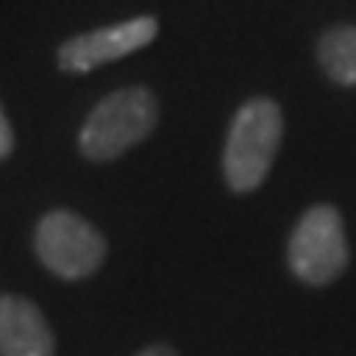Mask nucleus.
<instances>
[{"label":"nucleus","instance_id":"obj_1","mask_svg":"<svg viewBox=\"0 0 356 356\" xmlns=\"http://www.w3.org/2000/svg\"><path fill=\"white\" fill-rule=\"evenodd\" d=\"M285 134L282 107L273 98H250L232 116L222 149V175L229 191L252 193L264 184Z\"/></svg>","mask_w":356,"mask_h":356},{"label":"nucleus","instance_id":"obj_4","mask_svg":"<svg viewBox=\"0 0 356 356\" xmlns=\"http://www.w3.org/2000/svg\"><path fill=\"white\" fill-rule=\"evenodd\" d=\"M36 255L60 280H86L107 259V241L92 222L74 211L57 208L36 226Z\"/></svg>","mask_w":356,"mask_h":356},{"label":"nucleus","instance_id":"obj_8","mask_svg":"<svg viewBox=\"0 0 356 356\" xmlns=\"http://www.w3.org/2000/svg\"><path fill=\"white\" fill-rule=\"evenodd\" d=\"M15 149V134H13V125H9V119L3 113V107H0V161L9 158Z\"/></svg>","mask_w":356,"mask_h":356},{"label":"nucleus","instance_id":"obj_3","mask_svg":"<svg viewBox=\"0 0 356 356\" xmlns=\"http://www.w3.org/2000/svg\"><path fill=\"white\" fill-rule=\"evenodd\" d=\"M350 261L348 235L339 208L312 205L303 211L288 241V267L306 285H330Z\"/></svg>","mask_w":356,"mask_h":356},{"label":"nucleus","instance_id":"obj_9","mask_svg":"<svg viewBox=\"0 0 356 356\" xmlns=\"http://www.w3.org/2000/svg\"><path fill=\"white\" fill-rule=\"evenodd\" d=\"M137 356H178L170 344H152V348H146V350H140Z\"/></svg>","mask_w":356,"mask_h":356},{"label":"nucleus","instance_id":"obj_6","mask_svg":"<svg viewBox=\"0 0 356 356\" xmlns=\"http://www.w3.org/2000/svg\"><path fill=\"white\" fill-rule=\"evenodd\" d=\"M0 356H54V332L27 297L0 294Z\"/></svg>","mask_w":356,"mask_h":356},{"label":"nucleus","instance_id":"obj_5","mask_svg":"<svg viewBox=\"0 0 356 356\" xmlns=\"http://www.w3.org/2000/svg\"><path fill=\"white\" fill-rule=\"evenodd\" d=\"M158 30H161L158 18L140 15V18H128L113 27H98V30L81 33V36H72L60 44L57 65L63 72L86 74L98 69V65H107L113 60L128 57V54L143 51L146 44L158 39Z\"/></svg>","mask_w":356,"mask_h":356},{"label":"nucleus","instance_id":"obj_2","mask_svg":"<svg viewBox=\"0 0 356 356\" xmlns=\"http://www.w3.org/2000/svg\"><path fill=\"white\" fill-rule=\"evenodd\" d=\"M161 104L152 89L146 86H125L104 95L86 116L77 146L81 154L92 163H107L125 154L128 149L140 146L149 134L158 128Z\"/></svg>","mask_w":356,"mask_h":356},{"label":"nucleus","instance_id":"obj_7","mask_svg":"<svg viewBox=\"0 0 356 356\" xmlns=\"http://www.w3.org/2000/svg\"><path fill=\"white\" fill-rule=\"evenodd\" d=\"M318 63L330 81L356 86V24L327 30L318 42Z\"/></svg>","mask_w":356,"mask_h":356}]
</instances>
